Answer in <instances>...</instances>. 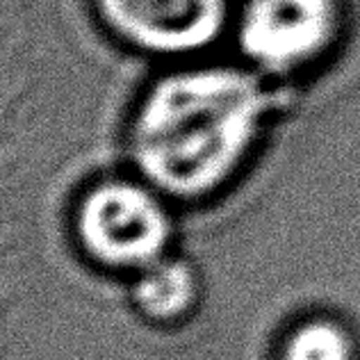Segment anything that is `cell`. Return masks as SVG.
<instances>
[{"instance_id": "5", "label": "cell", "mask_w": 360, "mask_h": 360, "mask_svg": "<svg viewBox=\"0 0 360 360\" xmlns=\"http://www.w3.org/2000/svg\"><path fill=\"white\" fill-rule=\"evenodd\" d=\"M196 299V278L180 260L160 258L139 269L135 301L148 317L172 319L189 310Z\"/></svg>"}, {"instance_id": "2", "label": "cell", "mask_w": 360, "mask_h": 360, "mask_svg": "<svg viewBox=\"0 0 360 360\" xmlns=\"http://www.w3.org/2000/svg\"><path fill=\"white\" fill-rule=\"evenodd\" d=\"M169 217L146 187L103 183L84 196L78 233L94 258L112 267L144 269L165 258Z\"/></svg>"}, {"instance_id": "1", "label": "cell", "mask_w": 360, "mask_h": 360, "mask_svg": "<svg viewBox=\"0 0 360 360\" xmlns=\"http://www.w3.org/2000/svg\"><path fill=\"white\" fill-rule=\"evenodd\" d=\"M269 110L260 82L238 69L169 75L148 91L132 126V155L150 183L198 196L224 183Z\"/></svg>"}, {"instance_id": "4", "label": "cell", "mask_w": 360, "mask_h": 360, "mask_svg": "<svg viewBox=\"0 0 360 360\" xmlns=\"http://www.w3.org/2000/svg\"><path fill=\"white\" fill-rule=\"evenodd\" d=\"M108 23L128 41L158 53H189L221 30L226 0H98Z\"/></svg>"}, {"instance_id": "3", "label": "cell", "mask_w": 360, "mask_h": 360, "mask_svg": "<svg viewBox=\"0 0 360 360\" xmlns=\"http://www.w3.org/2000/svg\"><path fill=\"white\" fill-rule=\"evenodd\" d=\"M333 27V0H251L242 16L240 39L251 60L281 71L315 58Z\"/></svg>"}, {"instance_id": "6", "label": "cell", "mask_w": 360, "mask_h": 360, "mask_svg": "<svg viewBox=\"0 0 360 360\" xmlns=\"http://www.w3.org/2000/svg\"><path fill=\"white\" fill-rule=\"evenodd\" d=\"M352 347L342 328L333 321L315 319L297 328L288 342V360H349Z\"/></svg>"}]
</instances>
